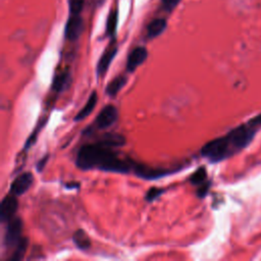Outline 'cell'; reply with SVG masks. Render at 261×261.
Masks as SVG:
<instances>
[{"label": "cell", "mask_w": 261, "mask_h": 261, "mask_svg": "<svg viewBox=\"0 0 261 261\" xmlns=\"http://www.w3.org/2000/svg\"><path fill=\"white\" fill-rule=\"evenodd\" d=\"M76 164L83 170L100 169L121 173L135 172L138 166V163L130 159L121 158L114 147L100 140L81 147L77 154Z\"/></svg>", "instance_id": "obj_1"}, {"label": "cell", "mask_w": 261, "mask_h": 261, "mask_svg": "<svg viewBox=\"0 0 261 261\" xmlns=\"http://www.w3.org/2000/svg\"><path fill=\"white\" fill-rule=\"evenodd\" d=\"M257 130L250 121L240 125L227 135L206 143L201 149V155L211 162L222 161L247 147Z\"/></svg>", "instance_id": "obj_2"}, {"label": "cell", "mask_w": 261, "mask_h": 261, "mask_svg": "<svg viewBox=\"0 0 261 261\" xmlns=\"http://www.w3.org/2000/svg\"><path fill=\"white\" fill-rule=\"evenodd\" d=\"M23 221L20 217H14L8 222L5 234V245L7 248H16L22 239Z\"/></svg>", "instance_id": "obj_3"}, {"label": "cell", "mask_w": 261, "mask_h": 261, "mask_svg": "<svg viewBox=\"0 0 261 261\" xmlns=\"http://www.w3.org/2000/svg\"><path fill=\"white\" fill-rule=\"evenodd\" d=\"M119 119V111L115 105L105 106L94 122L97 130H105L114 126Z\"/></svg>", "instance_id": "obj_4"}, {"label": "cell", "mask_w": 261, "mask_h": 261, "mask_svg": "<svg viewBox=\"0 0 261 261\" xmlns=\"http://www.w3.org/2000/svg\"><path fill=\"white\" fill-rule=\"evenodd\" d=\"M18 208H19V201L17 199V196L10 193V195H7L2 202V208H0V219H2L3 222H9L11 219H13L16 216Z\"/></svg>", "instance_id": "obj_5"}, {"label": "cell", "mask_w": 261, "mask_h": 261, "mask_svg": "<svg viewBox=\"0 0 261 261\" xmlns=\"http://www.w3.org/2000/svg\"><path fill=\"white\" fill-rule=\"evenodd\" d=\"M34 177L31 172H23L18 176L11 185L10 193L19 197L25 194L32 186Z\"/></svg>", "instance_id": "obj_6"}, {"label": "cell", "mask_w": 261, "mask_h": 261, "mask_svg": "<svg viewBox=\"0 0 261 261\" xmlns=\"http://www.w3.org/2000/svg\"><path fill=\"white\" fill-rule=\"evenodd\" d=\"M118 52V46L115 43H111L103 52V54L100 57V60L98 61L97 64V76L98 77H104L106 71L109 68V65L111 64L115 56L117 55Z\"/></svg>", "instance_id": "obj_7"}, {"label": "cell", "mask_w": 261, "mask_h": 261, "mask_svg": "<svg viewBox=\"0 0 261 261\" xmlns=\"http://www.w3.org/2000/svg\"><path fill=\"white\" fill-rule=\"evenodd\" d=\"M83 31V20L80 15H71L65 26V37L69 41H76Z\"/></svg>", "instance_id": "obj_8"}, {"label": "cell", "mask_w": 261, "mask_h": 261, "mask_svg": "<svg viewBox=\"0 0 261 261\" xmlns=\"http://www.w3.org/2000/svg\"><path fill=\"white\" fill-rule=\"evenodd\" d=\"M148 56V51L145 47H136L128 56L127 70L133 72L138 66H140Z\"/></svg>", "instance_id": "obj_9"}, {"label": "cell", "mask_w": 261, "mask_h": 261, "mask_svg": "<svg viewBox=\"0 0 261 261\" xmlns=\"http://www.w3.org/2000/svg\"><path fill=\"white\" fill-rule=\"evenodd\" d=\"M97 101H98V96H97V93L95 91H93L91 93V95L89 96L88 100H87L86 104L84 105V107L77 114V116L74 117V121L76 122H79V121H82V120H85L87 117H89L92 111L95 109V106L97 104Z\"/></svg>", "instance_id": "obj_10"}, {"label": "cell", "mask_w": 261, "mask_h": 261, "mask_svg": "<svg viewBox=\"0 0 261 261\" xmlns=\"http://www.w3.org/2000/svg\"><path fill=\"white\" fill-rule=\"evenodd\" d=\"M69 81H70V74H69L68 68L63 69L62 71H59L54 77V80L52 83V90L57 93L63 91L69 84Z\"/></svg>", "instance_id": "obj_11"}, {"label": "cell", "mask_w": 261, "mask_h": 261, "mask_svg": "<svg viewBox=\"0 0 261 261\" xmlns=\"http://www.w3.org/2000/svg\"><path fill=\"white\" fill-rule=\"evenodd\" d=\"M128 82V78L124 74H120L115 78L107 86H106V94L110 97H116L119 92L124 88Z\"/></svg>", "instance_id": "obj_12"}, {"label": "cell", "mask_w": 261, "mask_h": 261, "mask_svg": "<svg viewBox=\"0 0 261 261\" xmlns=\"http://www.w3.org/2000/svg\"><path fill=\"white\" fill-rule=\"evenodd\" d=\"M73 243L81 250H87L91 247V240L83 230H78L72 236Z\"/></svg>", "instance_id": "obj_13"}, {"label": "cell", "mask_w": 261, "mask_h": 261, "mask_svg": "<svg viewBox=\"0 0 261 261\" xmlns=\"http://www.w3.org/2000/svg\"><path fill=\"white\" fill-rule=\"evenodd\" d=\"M166 28V21L163 19H157L152 21L147 28V34L149 38H155L163 33Z\"/></svg>", "instance_id": "obj_14"}, {"label": "cell", "mask_w": 261, "mask_h": 261, "mask_svg": "<svg viewBox=\"0 0 261 261\" xmlns=\"http://www.w3.org/2000/svg\"><path fill=\"white\" fill-rule=\"evenodd\" d=\"M29 246V240L27 238H22L21 241L19 242V244L16 246V250L13 253L12 257H11V261H20L24 258L27 249Z\"/></svg>", "instance_id": "obj_15"}, {"label": "cell", "mask_w": 261, "mask_h": 261, "mask_svg": "<svg viewBox=\"0 0 261 261\" xmlns=\"http://www.w3.org/2000/svg\"><path fill=\"white\" fill-rule=\"evenodd\" d=\"M190 183L194 186H201L207 182V170L204 166L199 167L189 179Z\"/></svg>", "instance_id": "obj_16"}, {"label": "cell", "mask_w": 261, "mask_h": 261, "mask_svg": "<svg viewBox=\"0 0 261 261\" xmlns=\"http://www.w3.org/2000/svg\"><path fill=\"white\" fill-rule=\"evenodd\" d=\"M118 25V11H113L107 19L106 23V33L108 36H114L116 34Z\"/></svg>", "instance_id": "obj_17"}, {"label": "cell", "mask_w": 261, "mask_h": 261, "mask_svg": "<svg viewBox=\"0 0 261 261\" xmlns=\"http://www.w3.org/2000/svg\"><path fill=\"white\" fill-rule=\"evenodd\" d=\"M85 5V0H68L69 12L71 15H80Z\"/></svg>", "instance_id": "obj_18"}, {"label": "cell", "mask_w": 261, "mask_h": 261, "mask_svg": "<svg viewBox=\"0 0 261 261\" xmlns=\"http://www.w3.org/2000/svg\"><path fill=\"white\" fill-rule=\"evenodd\" d=\"M163 192H164L163 189H160V188H157V187H152V188L149 189L148 192L146 193L145 199H146L148 202H152V201H154L155 199H157Z\"/></svg>", "instance_id": "obj_19"}, {"label": "cell", "mask_w": 261, "mask_h": 261, "mask_svg": "<svg viewBox=\"0 0 261 261\" xmlns=\"http://www.w3.org/2000/svg\"><path fill=\"white\" fill-rule=\"evenodd\" d=\"M164 8L168 11H171L173 8H176L177 5L180 3V0H162Z\"/></svg>", "instance_id": "obj_20"}, {"label": "cell", "mask_w": 261, "mask_h": 261, "mask_svg": "<svg viewBox=\"0 0 261 261\" xmlns=\"http://www.w3.org/2000/svg\"><path fill=\"white\" fill-rule=\"evenodd\" d=\"M209 190V183H205V184H203V185H201L200 186V188H198V191H197V195L199 196V197H204L205 195H206V193H207V191Z\"/></svg>", "instance_id": "obj_21"}, {"label": "cell", "mask_w": 261, "mask_h": 261, "mask_svg": "<svg viewBox=\"0 0 261 261\" xmlns=\"http://www.w3.org/2000/svg\"><path fill=\"white\" fill-rule=\"evenodd\" d=\"M47 159H48V156H45V157L42 159V162H41V160L38 162L37 168H38V170H39V171H41V170L43 169V167H44V166H45V164H46Z\"/></svg>", "instance_id": "obj_22"}]
</instances>
